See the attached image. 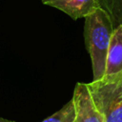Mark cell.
<instances>
[{
	"mask_svg": "<svg viewBox=\"0 0 122 122\" xmlns=\"http://www.w3.org/2000/svg\"><path fill=\"white\" fill-rule=\"evenodd\" d=\"M99 3L111 16L114 28L122 24V0H99Z\"/></svg>",
	"mask_w": 122,
	"mask_h": 122,
	"instance_id": "cell-6",
	"label": "cell"
},
{
	"mask_svg": "<svg viewBox=\"0 0 122 122\" xmlns=\"http://www.w3.org/2000/svg\"><path fill=\"white\" fill-rule=\"evenodd\" d=\"M0 122H15V121L8 120V119H5V118H0Z\"/></svg>",
	"mask_w": 122,
	"mask_h": 122,
	"instance_id": "cell-8",
	"label": "cell"
},
{
	"mask_svg": "<svg viewBox=\"0 0 122 122\" xmlns=\"http://www.w3.org/2000/svg\"><path fill=\"white\" fill-rule=\"evenodd\" d=\"M122 71V24L115 28L108 51L105 74Z\"/></svg>",
	"mask_w": 122,
	"mask_h": 122,
	"instance_id": "cell-5",
	"label": "cell"
},
{
	"mask_svg": "<svg viewBox=\"0 0 122 122\" xmlns=\"http://www.w3.org/2000/svg\"><path fill=\"white\" fill-rule=\"evenodd\" d=\"M104 122H122V71L87 83Z\"/></svg>",
	"mask_w": 122,
	"mask_h": 122,
	"instance_id": "cell-2",
	"label": "cell"
},
{
	"mask_svg": "<svg viewBox=\"0 0 122 122\" xmlns=\"http://www.w3.org/2000/svg\"><path fill=\"white\" fill-rule=\"evenodd\" d=\"M44 5L55 8L72 19L85 18L101 8L99 0H41Z\"/></svg>",
	"mask_w": 122,
	"mask_h": 122,
	"instance_id": "cell-4",
	"label": "cell"
},
{
	"mask_svg": "<svg viewBox=\"0 0 122 122\" xmlns=\"http://www.w3.org/2000/svg\"><path fill=\"white\" fill-rule=\"evenodd\" d=\"M72 101L75 111L74 122H104V118L95 107L87 83L75 85Z\"/></svg>",
	"mask_w": 122,
	"mask_h": 122,
	"instance_id": "cell-3",
	"label": "cell"
},
{
	"mask_svg": "<svg viewBox=\"0 0 122 122\" xmlns=\"http://www.w3.org/2000/svg\"><path fill=\"white\" fill-rule=\"evenodd\" d=\"M84 19L85 46L92 61V81H96L105 75L108 51L115 28L111 16L102 8Z\"/></svg>",
	"mask_w": 122,
	"mask_h": 122,
	"instance_id": "cell-1",
	"label": "cell"
},
{
	"mask_svg": "<svg viewBox=\"0 0 122 122\" xmlns=\"http://www.w3.org/2000/svg\"><path fill=\"white\" fill-rule=\"evenodd\" d=\"M75 111L72 99L65 104L59 111L42 120L41 122H74Z\"/></svg>",
	"mask_w": 122,
	"mask_h": 122,
	"instance_id": "cell-7",
	"label": "cell"
}]
</instances>
